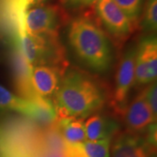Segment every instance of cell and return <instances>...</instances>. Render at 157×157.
<instances>
[{
  "label": "cell",
  "mask_w": 157,
  "mask_h": 157,
  "mask_svg": "<svg viewBox=\"0 0 157 157\" xmlns=\"http://www.w3.org/2000/svg\"><path fill=\"white\" fill-rule=\"evenodd\" d=\"M53 99L57 119L84 120L101 110L109 94L104 83L97 78L76 68H67Z\"/></svg>",
  "instance_id": "6da1fadb"
},
{
  "label": "cell",
  "mask_w": 157,
  "mask_h": 157,
  "mask_svg": "<svg viewBox=\"0 0 157 157\" xmlns=\"http://www.w3.org/2000/svg\"><path fill=\"white\" fill-rule=\"evenodd\" d=\"M68 41L78 59L96 73H107L113 63L112 43L91 14L76 17L68 28Z\"/></svg>",
  "instance_id": "7a4b0ae2"
},
{
  "label": "cell",
  "mask_w": 157,
  "mask_h": 157,
  "mask_svg": "<svg viewBox=\"0 0 157 157\" xmlns=\"http://www.w3.org/2000/svg\"><path fill=\"white\" fill-rule=\"evenodd\" d=\"M0 157H67L66 151L48 148L42 128L28 118H8L0 121Z\"/></svg>",
  "instance_id": "3957f363"
},
{
  "label": "cell",
  "mask_w": 157,
  "mask_h": 157,
  "mask_svg": "<svg viewBox=\"0 0 157 157\" xmlns=\"http://www.w3.org/2000/svg\"><path fill=\"white\" fill-rule=\"evenodd\" d=\"M19 46L32 67L49 66L67 71L69 67L67 52L59 37H36L24 32Z\"/></svg>",
  "instance_id": "277c9868"
},
{
  "label": "cell",
  "mask_w": 157,
  "mask_h": 157,
  "mask_svg": "<svg viewBox=\"0 0 157 157\" xmlns=\"http://www.w3.org/2000/svg\"><path fill=\"white\" fill-rule=\"evenodd\" d=\"M97 20L117 49H121L135 28L113 0H98L94 5Z\"/></svg>",
  "instance_id": "5b68a950"
},
{
  "label": "cell",
  "mask_w": 157,
  "mask_h": 157,
  "mask_svg": "<svg viewBox=\"0 0 157 157\" xmlns=\"http://www.w3.org/2000/svg\"><path fill=\"white\" fill-rule=\"evenodd\" d=\"M67 16L62 6L39 5L25 12V32L36 37H59V30Z\"/></svg>",
  "instance_id": "8992f818"
},
{
  "label": "cell",
  "mask_w": 157,
  "mask_h": 157,
  "mask_svg": "<svg viewBox=\"0 0 157 157\" xmlns=\"http://www.w3.org/2000/svg\"><path fill=\"white\" fill-rule=\"evenodd\" d=\"M136 48H130L124 53L117 67L114 87L109 95V104L113 113L123 117L128 107L129 93L135 80V64Z\"/></svg>",
  "instance_id": "52a82bcc"
},
{
  "label": "cell",
  "mask_w": 157,
  "mask_h": 157,
  "mask_svg": "<svg viewBox=\"0 0 157 157\" xmlns=\"http://www.w3.org/2000/svg\"><path fill=\"white\" fill-rule=\"evenodd\" d=\"M0 109L11 110L23 114L38 125H45L55 121L56 112L53 105L43 106L23 99L14 94L0 85Z\"/></svg>",
  "instance_id": "ba28073f"
},
{
  "label": "cell",
  "mask_w": 157,
  "mask_h": 157,
  "mask_svg": "<svg viewBox=\"0 0 157 157\" xmlns=\"http://www.w3.org/2000/svg\"><path fill=\"white\" fill-rule=\"evenodd\" d=\"M11 47V64L14 73V82L17 93L21 98L39 105H53L50 101L39 95L34 89L32 79L33 67L29 64L19 46V39Z\"/></svg>",
  "instance_id": "9c48e42d"
},
{
  "label": "cell",
  "mask_w": 157,
  "mask_h": 157,
  "mask_svg": "<svg viewBox=\"0 0 157 157\" xmlns=\"http://www.w3.org/2000/svg\"><path fill=\"white\" fill-rule=\"evenodd\" d=\"M136 48L134 85L140 87L155 82L157 76V41L151 35L143 39Z\"/></svg>",
  "instance_id": "30bf717a"
},
{
  "label": "cell",
  "mask_w": 157,
  "mask_h": 157,
  "mask_svg": "<svg viewBox=\"0 0 157 157\" xmlns=\"http://www.w3.org/2000/svg\"><path fill=\"white\" fill-rule=\"evenodd\" d=\"M123 117L128 131L136 135H144L149 126L156 122V118L146 100L144 90L140 91L128 105Z\"/></svg>",
  "instance_id": "8fae6325"
},
{
  "label": "cell",
  "mask_w": 157,
  "mask_h": 157,
  "mask_svg": "<svg viewBox=\"0 0 157 157\" xmlns=\"http://www.w3.org/2000/svg\"><path fill=\"white\" fill-rule=\"evenodd\" d=\"M155 147L145 136L127 132L118 133L113 140L111 157H153Z\"/></svg>",
  "instance_id": "7c38bea8"
},
{
  "label": "cell",
  "mask_w": 157,
  "mask_h": 157,
  "mask_svg": "<svg viewBox=\"0 0 157 157\" xmlns=\"http://www.w3.org/2000/svg\"><path fill=\"white\" fill-rule=\"evenodd\" d=\"M66 71L49 66L33 67L32 79L36 93L41 97L50 100L54 98Z\"/></svg>",
  "instance_id": "4fadbf2b"
},
{
  "label": "cell",
  "mask_w": 157,
  "mask_h": 157,
  "mask_svg": "<svg viewBox=\"0 0 157 157\" xmlns=\"http://www.w3.org/2000/svg\"><path fill=\"white\" fill-rule=\"evenodd\" d=\"M86 140H96L111 139L113 135L117 134L118 124L109 118L101 114L94 113L85 122Z\"/></svg>",
  "instance_id": "5bb4252c"
},
{
  "label": "cell",
  "mask_w": 157,
  "mask_h": 157,
  "mask_svg": "<svg viewBox=\"0 0 157 157\" xmlns=\"http://www.w3.org/2000/svg\"><path fill=\"white\" fill-rule=\"evenodd\" d=\"M64 140L67 143H78L86 140L84 120L77 118L56 119Z\"/></svg>",
  "instance_id": "9a60e30c"
},
{
  "label": "cell",
  "mask_w": 157,
  "mask_h": 157,
  "mask_svg": "<svg viewBox=\"0 0 157 157\" xmlns=\"http://www.w3.org/2000/svg\"><path fill=\"white\" fill-rule=\"evenodd\" d=\"M126 16L128 17L131 24L135 30L138 28L140 24V13L144 0H113Z\"/></svg>",
  "instance_id": "2e32d148"
},
{
  "label": "cell",
  "mask_w": 157,
  "mask_h": 157,
  "mask_svg": "<svg viewBox=\"0 0 157 157\" xmlns=\"http://www.w3.org/2000/svg\"><path fill=\"white\" fill-rule=\"evenodd\" d=\"M111 139L90 141L85 140L82 146L88 157H110Z\"/></svg>",
  "instance_id": "e0dca14e"
},
{
  "label": "cell",
  "mask_w": 157,
  "mask_h": 157,
  "mask_svg": "<svg viewBox=\"0 0 157 157\" xmlns=\"http://www.w3.org/2000/svg\"><path fill=\"white\" fill-rule=\"evenodd\" d=\"M141 25L146 30L154 33L157 28V0H147L144 7Z\"/></svg>",
  "instance_id": "ac0fdd59"
},
{
  "label": "cell",
  "mask_w": 157,
  "mask_h": 157,
  "mask_svg": "<svg viewBox=\"0 0 157 157\" xmlns=\"http://www.w3.org/2000/svg\"><path fill=\"white\" fill-rule=\"evenodd\" d=\"M145 97L148 103V106L151 108L154 116L157 117V87L156 81L148 85V86L144 89Z\"/></svg>",
  "instance_id": "d6986e66"
},
{
  "label": "cell",
  "mask_w": 157,
  "mask_h": 157,
  "mask_svg": "<svg viewBox=\"0 0 157 157\" xmlns=\"http://www.w3.org/2000/svg\"><path fill=\"white\" fill-rule=\"evenodd\" d=\"M98 0H60L62 7L70 10H81L94 6Z\"/></svg>",
  "instance_id": "ffe728a7"
},
{
  "label": "cell",
  "mask_w": 157,
  "mask_h": 157,
  "mask_svg": "<svg viewBox=\"0 0 157 157\" xmlns=\"http://www.w3.org/2000/svg\"><path fill=\"white\" fill-rule=\"evenodd\" d=\"M67 157H88L82 146V142L67 143L66 146Z\"/></svg>",
  "instance_id": "44dd1931"
},
{
  "label": "cell",
  "mask_w": 157,
  "mask_h": 157,
  "mask_svg": "<svg viewBox=\"0 0 157 157\" xmlns=\"http://www.w3.org/2000/svg\"><path fill=\"white\" fill-rule=\"evenodd\" d=\"M45 0H25V7H26V10L28 8H31L33 6H39L41 5L45 2Z\"/></svg>",
  "instance_id": "7402d4cb"
}]
</instances>
